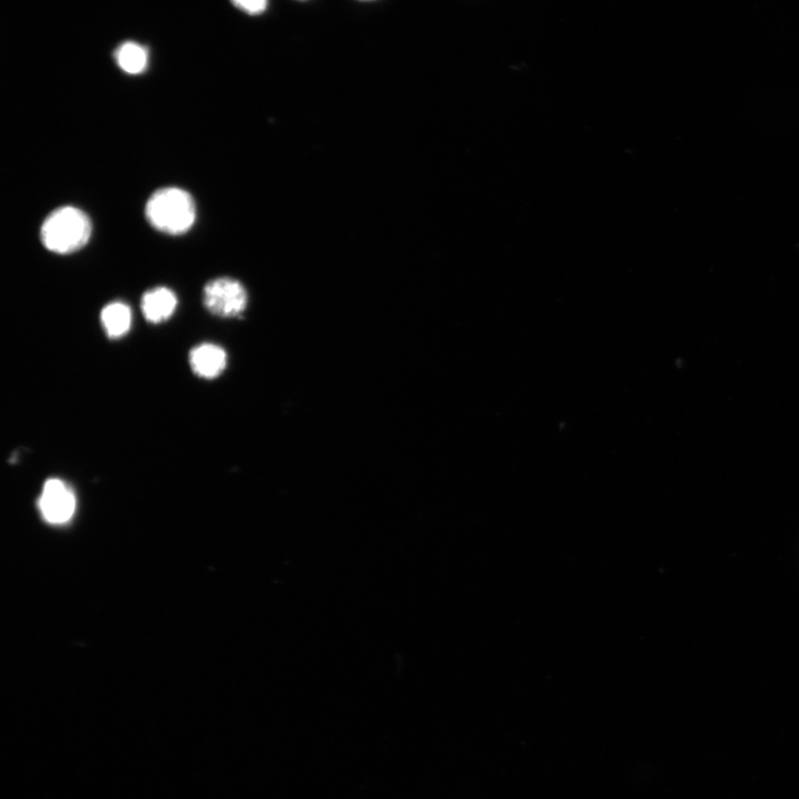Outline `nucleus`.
<instances>
[{"label": "nucleus", "instance_id": "nucleus-1", "mask_svg": "<svg viewBox=\"0 0 799 799\" xmlns=\"http://www.w3.org/2000/svg\"><path fill=\"white\" fill-rule=\"evenodd\" d=\"M93 225L90 217L74 207H61L44 221L40 239L47 251L69 255L83 250L90 242Z\"/></svg>", "mask_w": 799, "mask_h": 799}, {"label": "nucleus", "instance_id": "nucleus-2", "mask_svg": "<svg viewBox=\"0 0 799 799\" xmlns=\"http://www.w3.org/2000/svg\"><path fill=\"white\" fill-rule=\"evenodd\" d=\"M196 204L184 189L169 187L157 190L146 205V218L158 231L172 235L186 233L196 220Z\"/></svg>", "mask_w": 799, "mask_h": 799}, {"label": "nucleus", "instance_id": "nucleus-3", "mask_svg": "<svg viewBox=\"0 0 799 799\" xmlns=\"http://www.w3.org/2000/svg\"><path fill=\"white\" fill-rule=\"evenodd\" d=\"M248 292L242 282L223 277L207 283L204 304L216 316L230 319L242 315L248 305Z\"/></svg>", "mask_w": 799, "mask_h": 799}, {"label": "nucleus", "instance_id": "nucleus-4", "mask_svg": "<svg viewBox=\"0 0 799 799\" xmlns=\"http://www.w3.org/2000/svg\"><path fill=\"white\" fill-rule=\"evenodd\" d=\"M44 520L50 524H65L76 511V497L71 488L59 478H49L38 501Z\"/></svg>", "mask_w": 799, "mask_h": 799}, {"label": "nucleus", "instance_id": "nucleus-5", "mask_svg": "<svg viewBox=\"0 0 799 799\" xmlns=\"http://www.w3.org/2000/svg\"><path fill=\"white\" fill-rule=\"evenodd\" d=\"M176 294L169 288L158 287L147 291L141 299L142 313L150 324H162L175 313Z\"/></svg>", "mask_w": 799, "mask_h": 799}, {"label": "nucleus", "instance_id": "nucleus-6", "mask_svg": "<svg viewBox=\"0 0 799 799\" xmlns=\"http://www.w3.org/2000/svg\"><path fill=\"white\" fill-rule=\"evenodd\" d=\"M189 361L195 374L211 380L218 378L224 371L227 354L217 345L202 344L192 350Z\"/></svg>", "mask_w": 799, "mask_h": 799}, {"label": "nucleus", "instance_id": "nucleus-7", "mask_svg": "<svg viewBox=\"0 0 799 799\" xmlns=\"http://www.w3.org/2000/svg\"><path fill=\"white\" fill-rule=\"evenodd\" d=\"M102 324L112 339H118L127 335L131 327V310L123 302H112L102 311Z\"/></svg>", "mask_w": 799, "mask_h": 799}, {"label": "nucleus", "instance_id": "nucleus-8", "mask_svg": "<svg viewBox=\"0 0 799 799\" xmlns=\"http://www.w3.org/2000/svg\"><path fill=\"white\" fill-rule=\"evenodd\" d=\"M115 57L118 66L131 74L142 72L148 63L146 49L136 43H125L119 46Z\"/></svg>", "mask_w": 799, "mask_h": 799}, {"label": "nucleus", "instance_id": "nucleus-9", "mask_svg": "<svg viewBox=\"0 0 799 799\" xmlns=\"http://www.w3.org/2000/svg\"><path fill=\"white\" fill-rule=\"evenodd\" d=\"M231 3L252 16L262 15L268 8V0H231Z\"/></svg>", "mask_w": 799, "mask_h": 799}, {"label": "nucleus", "instance_id": "nucleus-10", "mask_svg": "<svg viewBox=\"0 0 799 799\" xmlns=\"http://www.w3.org/2000/svg\"><path fill=\"white\" fill-rule=\"evenodd\" d=\"M366 2H369V0H366Z\"/></svg>", "mask_w": 799, "mask_h": 799}]
</instances>
